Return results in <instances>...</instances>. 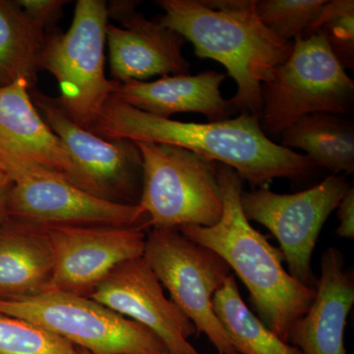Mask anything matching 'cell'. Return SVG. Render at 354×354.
Here are the masks:
<instances>
[{
    "mask_svg": "<svg viewBox=\"0 0 354 354\" xmlns=\"http://www.w3.org/2000/svg\"><path fill=\"white\" fill-rule=\"evenodd\" d=\"M91 131L104 139L169 144L227 165L252 187L274 179L304 178L317 169L302 153L274 143L265 134L260 116L241 113L216 122H183L158 118L111 99Z\"/></svg>",
    "mask_w": 354,
    "mask_h": 354,
    "instance_id": "6da1fadb",
    "label": "cell"
},
{
    "mask_svg": "<svg viewBox=\"0 0 354 354\" xmlns=\"http://www.w3.org/2000/svg\"><path fill=\"white\" fill-rule=\"evenodd\" d=\"M158 22L180 34L195 55L220 62L237 86L236 113L261 116L262 85L290 57L293 41L279 39L258 17L256 0H158Z\"/></svg>",
    "mask_w": 354,
    "mask_h": 354,
    "instance_id": "7a4b0ae2",
    "label": "cell"
},
{
    "mask_svg": "<svg viewBox=\"0 0 354 354\" xmlns=\"http://www.w3.org/2000/svg\"><path fill=\"white\" fill-rule=\"evenodd\" d=\"M218 179L223 199L220 221L212 227L183 225L178 230L225 261L249 290L265 325L288 342L290 328L311 306L315 288L292 278L283 268L281 250L247 220L241 207L243 180L237 172L218 164Z\"/></svg>",
    "mask_w": 354,
    "mask_h": 354,
    "instance_id": "3957f363",
    "label": "cell"
},
{
    "mask_svg": "<svg viewBox=\"0 0 354 354\" xmlns=\"http://www.w3.org/2000/svg\"><path fill=\"white\" fill-rule=\"evenodd\" d=\"M108 25L106 1L78 0L68 31L46 32L39 57L41 71H48L59 85L60 106L90 131L118 86L104 71Z\"/></svg>",
    "mask_w": 354,
    "mask_h": 354,
    "instance_id": "277c9868",
    "label": "cell"
},
{
    "mask_svg": "<svg viewBox=\"0 0 354 354\" xmlns=\"http://www.w3.org/2000/svg\"><path fill=\"white\" fill-rule=\"evenodd\" d=\"M142 157L138 206L148 227H212L223 214L218 162L180 147L135 142Z\"/></svg>",
    "mask_w": 354,
    "mask_h": 354,
    "instance_id": "5b68a950",
    "label": "cell"
},
{
    "mask_svg": "<svg viewBox=\"0 0 354 354\" xmlns=\"http://www.w3.org/2000/svg\"><path fill=\"white\" fill-rule=\"evenodd\" d=\"M353 99L354 81L323 35L298 38L288 59L262 85L261 127L269 138L279 136L308 114H348Z\"/></svg>",
    "mask_w": 354,
    "mask_h": 354,
    "instance_id": "8992f818",
    "label": "cell"
},
{
    "mask_svg": "<svg viewBox=\"0 0 354 354\" xmlns=\"http://www.w3.org/2000/svg\"><path fill=\"white\" fill-rule=\"evenodd\" d=\"M144 257L171 299L220 354H239L215 313L213 298L232 274L218 254L178 230L152 228Z\"/></svg>",
    "mask_w": 354,
    "mask_h": 354,
    "instance_id": "52a82bcc",
    "label": "cell"
},
{
    "mask_svg": "<svg viewBox=\"0 0 354 354\" xmlns=\"http://www.w3.org/2000/svg\"><path fill=\"white\" fill-rule=\"evenodd\" d=\"M0 313L41 326L91 354H169L152 330L87 297L48 290L0 300Z\"/></svg>",
    "mask_w": 354,
    "mask_h": 354,
    "instance_id": "ba28073f",
    "label": "cell"
},
{
    "mask_svg": "<svg viewBox=\"0 0 354 354\" xmlns=\"http://www.w3.org/2000/svg\"><path fill=\"white\" fill-rule=\"evenodd\" d=\"M0 167L11 181L8 218L41 227H149L148 218L138 205L104 201L53 172L22 160H4Z\"/></svg>",
    "mask_w": 354,
    "mask_h": 354,
    "instance_id": "9c48e42d",
    "label": "cell"
},
{
    "mask_svg": "<svg viewBox=\"0 0 354 354\" xmlns=\"http://www.w3.org/2000/svg\"><path fill=\"white\" fill-rule=\"evenodd\" d=\"M353 184L344 176L330 174L309 189L278 194L268 187L242 192L247 220L264 225L278 239L288 274L302 285L315 288L312 255L324 223Z\"/></svg>",
    "mask_w": 354,
    "mask_h": 354,
    "instance_id": "30bf717a",
    "label": "cell"
},
{
    "mask_svg": "<svg viewBox=\"0 0 354 354\" xmlns=\"http://www.w3.org/2000/svg\"><path fill=\"white\" fill-rule=\"evenodd\" d=\"M43 120L62 142L78 174V187L111 203L138 205L142 191V157L135 142L108 140L70 120L55 97L30 91Z\"/></svg>",
    "mask_w": 354,
    "mask_h": 354,
    "instance_id": "8fae6325",
    "label": "cell"
},
{
    "mask_svg": "<svg viewBox=\"0 0 354 354\" xmlns=\"http://www.w3.org/2000/svg\"><path fill=\"white\" fill-rule=\"evenodd\" d=\"M55 255L48 290L90 297L118 266L144 256L145 227L71 225L44 227Z\"/></svg>",
    "mask_w": 354,
    "mask_h": 354,
    "instance_id": "7c38bea8",
    "label": "cell"
},
{
    "mask_svg": "<svg viewBox=\"0 0 354 354\" xmlns=\"http://www.w3.org/2000/svg\"><path fill=\"white\" fill-rule=\"evenodd\" d=\"M88 297L152 330L169 354H200L189 342L196 328L165 297L144 256L118 266Z\"/></svg>",
    "mask_w": 354,
    "mask_h": 354,
    "instance_id": "4fadbf2b",
    "label": "cell"
},
{
    "mask_svg": "<svg viewBox=\"0 0 354 354\" xmlns=\"http://www.w3.org/2000/svg\"><path fill=\"white\" fill-rule=\"evenodd\" d=\"M138 6L130 0L108 4L109 19L120 22V26L109 23L106 27L113 80L127 84L153 76L188 74L190 64L183 53L187 41L158 20L139 13Z\"/></svg>",
    "mask_w": 354,
    "mask_h": 354,
    "instance_id": "5bb4252c",
    "label": "cell"
},
{
    "mask_svg": "<svg viewBox=\"0 0 354 354\" xmlns=\"http://www.w3.org/2000/svg\"><path fill=\"white\" fill-rule=\"evenodd\" d=\"M30 90L24 79L0 87V162L18 160L38 165L78 187L75 165L35 106Z\"/></svg>",
    "mask_w": 354,
    "mask_h": 354,
    "instance_id": "9a60e30c",
    "label": "cell"
},
{
    "mask_svg": "<svg viewBox=\"0 0 354 354\" xmlns=\"http://www.w3.org/2000/svg\"><path fill=\"white\" fill-rule=\"evenodd\" d=\"M315 291L311 306L290 328L288 342L302 354H348L344 330L354 304V279L339 249L322 254Z\"/></svg>",
    "mask_w": 354,
    "mask_h": 354,
    "instance_id": "2e32d148",
    "label": "cell"
},
{
    "mask_svg": "<svg viewBox=\"0 0 354 354\" xmlns=\"http://www.w3.org/2000/svg\"><path fill=\"white\" fill-rule=\"evenodd\" d=\"M225 74L205 71L197 75L162 77L151 82L118 84L111 97L162 118L181 113L203 114L208 122L232 118L236 113L230 100L223 99L221 85Z\"/></svg>",
    "mask_w": 354,
    "mask_h": 354,
    "instance_id": "e0dca14e",
    "label": "cell"
},
{
    "mask_svg": "<svg viewBox=\"0 0 354 354\" xmlns=\"http://www.w3.org/2000/svg\"><path fill=\"white\" fill-rule=\"evenodd\" d=\"M53 269L55 255L46 228L8 216L0 221V300L48 291Z\"/></svg>",
    "mask_w": 354,
    "mask_h": 354,
    "instance_id": "ac0fdd59",
    "label": "cell"
},
{
    "mask_svg": "<svg viewBox=\"0 0 354 354\" xmlns=\"http://www.w3.org/2000/svg\"><path fill=\"white\" fill-rule=\"evenodd\" d=\"M281 145L304 151L316 167L334 176L354 171L353 121L337 114H308L281 133Z\"/></svg>",
    "mask_w": 354,
    "mask_h": 354,
    "instance_id": "d6986e66",
    "label": "cell"
},
{
    "mask_svg": "<svg viewBox=\"0 0 354 354\" xmlns=\"http://www.w3.org/2000/svg\"><path fill=\"white\" fill-rule=\"evenodd\" d=\"M46 32L28 18L17 1L0 0V87L24 79L38 80Z\"/></svg>",
    "mask_w": 354,
    "mask_h": 354,
    "instance_id": "ffe728a7",
    "label": "cell"
},
{
    "mask_svg": "<svg viewBox=\"0 0 354 354\" xmlns=\"http://www.w3.org/2000/svg\"><path fill=\"white\" fill-rule=\"evenodd\" d=\"M216 317L239 354H302L272 333L247 307L234 274L213 298Z\"/></svg>",
    "mask_w": 354,
    "mask_h": 354,
    "instance_id": "44dd1931",
    "label": "cell"
},
{
    "mask_svg": "<svg viewBox=\"0 0 354 354\" xmlns=\"http://www.w3.org/2000/svg\"><path fill=\"white\" fill-rule=\"evenodd\" d=\"M0 354H79L77 346L41 326L0 313Z\"/></svg>",
    "mask_w": 354,
    "mask_h": 354,
    "instance_id": "7402d4cb",
    "label": "cell"
},
{
    "mask_svg": "<svg viewBox=\"0 0 354 354\" xmlns=\"http://www.w3.org/2000/svg\"><path fill=\"white\" fill-rule=\"evenodd\" d=\"M322 34L344 68L354 66V1H326L302 38Z\"/></svg>",
    "mask_w": 354,
    "mask_h": 354,
    "instance_id": "603a6c76",
    "label": "cell"
},
{
    "mask_svg": "<svg viewBox=\"0 0 354 354\" xmlns=\"http://www.w3.org/2000/svg\"><path fill=\"white\" fill-rule=\"evenodd\" d=\"M326 0H256L258 17L279 39L293 41L304 37Z\"/></svg>",
    "mask_w": 354,
    "mask_h": 354,
    "instance_id": "cb8c5ba5",
    "label": "cell"
},
{
    "mask_svg": "<svg viewBox=\"0 0 354 354\" xmlns=\"http://www.w3.org/2000/svg\"><path fill=\"white\" fill-rule=\"evenodd\" d=\"M26 15L39 29L50 31L57 24L64 6L68 3L64 0H16Z\"/></svg>",
    "mask_w": 354,
    "mask_h": 354,
    "instance_id": "d4e9b609",
    "label": "cell"
},
{
    "mask_svg": "<svg viewBox=\"0 0 354 354\" xmlns=\"http://www.w3.org/2000/svg\"><path fill=\"white\" fill-rule=\"evenodd\" d=\"M337 209L339 225L337 230L339 236L346 239H354V187L351 185L342 197Z\"/></svg>",
    "mask_w": 354,
    "mask_h": 354,
    "instance_id": "484cf974",
    "label": "cell"
},
{
    "mask_svg": "<svg viewBox=\"0 0 354 354\" xmlns=\"http://www.w3.org/2000/svg\"><path fill=\"white\" fill-rule=\"evenodd\" d=\"M11 181L6 172L0 171V221L7 216V199L10 190Z\"/></svg>",
    "mask_w": 354,
    "mask_h": 354,
    "instance_id": "4316f807",
    "label": "cell"
},
{
    "mask_svg": "<svg viewBox=\"0 0 354 354\" xmlns=\"http://www.w3.org/2000/svg\"><path fill=\"white\" fill-rule=\"evenodd\" d=\"M77 349H78L79 354H91L90 353H88V351H85V349L80 348H77Z\"/></svg>",
    "mask_w": 354,
    "mask_h": 354,
    "instance_id": "83f0119b",
    "label": "cell"
},
{
    "mask_svg": "<svg viewBox=\"0 0 354 354\" xmlns=\"http://www.w3.org/2000/svg\"><path fill=\"white\" fill-rule=\"evenodd\" d=\"M0 171H1V169H0Z\"/></svg>",
    "mask_w": 354,
    "mask_h": 354,
    "instance_id": "f1b7e54d",
    "label": "cell"
}]
</instances>
